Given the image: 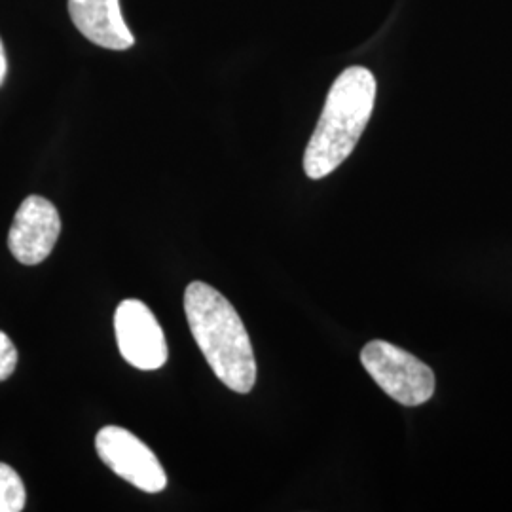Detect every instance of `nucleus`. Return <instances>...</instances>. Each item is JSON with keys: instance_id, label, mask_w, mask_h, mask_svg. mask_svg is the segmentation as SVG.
Returning <instances> with one entry per match:
<instances>
[{"instance_id": "nucleus-1", "label": "nucleus", "mask_w": 512, "mask_h": 512, "mask_svg": "<svg viewBox=\"0 0 512 512\" xmlns=\"http://www.w3.org/2000/svg\"><path fill=\"white\" fill-rule=\"evenodd\" d=\"M184 313L198 348L220 382L241 395L251 393L256 384L255 353L228 298L211 285L194 281L184 293Z\"/></svg>"}, {"instance_id": "nucleus-2", "label": "nucleus", "mask_w": 512, "mask_h": 512, "mask_svg": "<svg viewBox=\"0 0 512 512\" xmlns=\"http://www.w3.org/2000/svg\"><path fill=\"white\" fill-rule=\"evenodd\" d=\"M374 103L376 78L365 67H349L334 80L304 154L310 179L319 181L348 160L368 126Z\"/></svg>"}, {"instance_id": "nucleus-3", "label": "nucleus", "mask_w": 512, "mask_h": 512, "mask_svg": "<svg viewBox=\"0 0 512 512\" xmlns=\"http://www.w3.org/2000/svg\"><path fill=\"white\" fill-rule=\"evenodd\" d=\"M361 363L372 380L403 406L425 404L435 393V372L412 353L389 342H368L361 351Z\"/></svg>"}, {"instance_id": "nucleus-4", "label": "nucleus", "mask_w": 512, "mask_h": 512, "mask_svg": "<svg viewBox=\"0 0 512 512\" xmlns=\"http://www.w3.org/2000/svg\"><path fill=\"white\" fill-rule=\"evenodd\" d=\"M95 450L114 475L124 478L135 488L147 494H158L167 486V475L160 459L128 429L118 425L99 429Z\"/></svg>"}, {"instance_id": "nucleus-5", "label": "nucleus", "mask_w": 512, "mask_h": 512, "mask_svg": "<svg viewBox=\"0 0 512 512\" xmlns=\"http://www.w3.org/2000/svg\"><path fill=\"white\" fill-rule=\"evenodd\" d=\"M114 332L122 357L139 370H158L167 363V342L156 315L141 300H124L114 313Z\"/></svg>"}, {"instance_id": "nucleus-6", "label": "nucleus", "mask_w": 512, "mask_h": 512, "mask_svg": "<svg viewBox=\"0 0 512 512\" xmlns=\"http://www.w3.org/2000/svg\"><path fill=\"white\" fill-rule=\"evenodd\" d=\"M61 232V219L52 202L29 196L19 205L8 234V247L25 266H37L54 251Z\"/></svg>"}, {"instance_id": "nucleus-7", "label": "nucleus", "mask_w": 512, "mask_h": 512, "mask_svg": "<svg viewBox=\"0 0 512 512\" xmlns=\"http://www.w3.org/2000/svg\"><path fill=\"white\" fill-rule=\"evenodd\" d=\"M67 6L78 33L95 46L124 52L135 44L122 16L120 0H69Z\"/></svg>"}, {"instance_id": "nucleus-8", "label": "nucleus", "mask_w": 512, "mask_h": 512, "mask_svg": "<svg viewBox=\"0 0 512 512\" xmlns=\"http://www.w3.org/2000/svg\"><path fill=\"white\" fill-rule=\"evenodd\" d=\"M25 486L18 473L0 463V512H19L25 509Z\"/></svg>"}, {"instance_id": "nucleus-9", "label": "nucleus", "mask_w": 512, "mask_h": 512, "mask_svg": "<svg viewBox=\"0 0 512 512\" xmlns=\"http://www.w3.org/2000/svg\"><path fill=\"white\" fill-rule=\"evenodd\" d=\"M18 366V349L8 338L6 332L0 330V382L8 380Z\"/></svg>"}, {"instance_id": "nucleus-10", "label": "nucleus", "mask_w": 512, "mask_h": 512, "mask_svg": "<svg viewBox=\"0 0 512 512\" xmlns=\"http://www.w3.org/2000/svg\"><path fill=\"white\" fill-rule=\"evenodd\" d=\"M8 73V61H6V54H4V46H2V40H0V86L4 84V78Z\"/></svg>"}]
</instances>
